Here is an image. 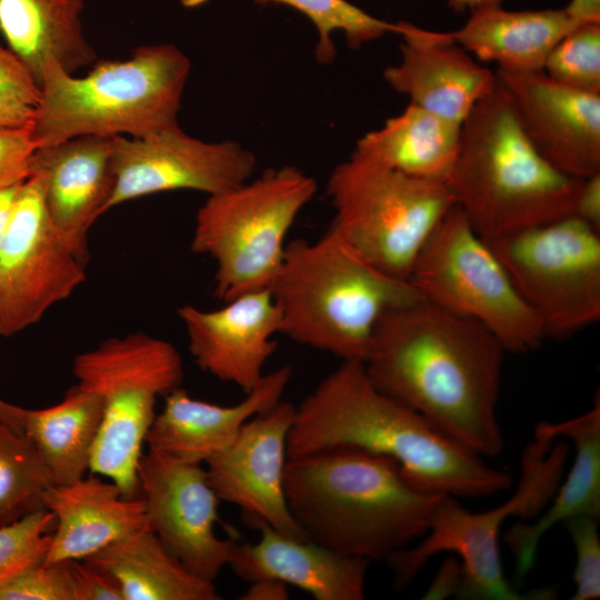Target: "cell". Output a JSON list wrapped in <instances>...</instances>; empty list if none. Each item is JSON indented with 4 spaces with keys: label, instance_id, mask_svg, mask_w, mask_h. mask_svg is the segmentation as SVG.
Instances as JSON below:
<instances>
[{
    "label": "cell",
    "instance_id": "43",
    "mask_svg": "<svg viewBox=\"0 0 600 600\" xmlns=\"http://www.w3.org/2000/svg\"><path fill=\"white\" fill-rule=\"evenodd\" d=\"M20 184L0 190V240Z\"/></svg>",
    "mask_w": 600,
    "mask_h": 600
},
{
    "label": "cell",
    "instance_id": "12",
    "mask_svg": "<svg viewBox=\"0 0 600 600\" xmlns=\"http://www.w3.org/2000/svg\"><path fill=\"white\" fill-rule=\"evenodd\" d=\"M483 240L546 336H569L600 319V231L572 214Z\"/></svg>",
    "mask_w": 600,
    "mask_h": 600
},
{
    "label": "cell",
    "instance_id": "17",
    "mask_svg": "<svg viewBox=\"0 0 600 600\" xmlns=\"http://www.w3.org/2000/svg\"><path fill=\"white\" fill-rule=\"evenodd\" d=\"M496 74L522 132L543 159L573 178L600 173L599 93L567 87L543 71Z\"/></svg>",
    "mask_w": 600,
    "mask_h": 600
},
{
    "label": "cell",
    "instance_id": "4",
    "mask_svg": "<svg viewBox=\"0 0 600 600\" xmlns=\"http://www.w3.org/2000/svg\"><path fill=\"white\" fill-rule=\"evenodd\" d=\"M582 182L531 146L498 79L462 122L447 179L456 206L482 239L572 216Z\"/></svg>",
    "mask_w": 600,
    "mask_h": 600
},
{
    "label": "cell",
    "instance_id": "33",
    "mask_svg": "<svg viewBox=\"0 0 600 600\" xmlns=\"http://www.w3.org/2000/svg\"><path fill=\"white\" fill-rule=\"evenodd\" d=\"M53 528L54 516L47 509L0 527V586L43 561Z\"/></svg>",
    "mask_w": 600,
    "mask_h": 600
},
{
    "label": "cell",
    "instance_id": "16",
    "mask_svg": "<svg viewBox=\"0 0 600 600\" xmlns=\"http://www.w3.org/2000/svg\"><path fill=\"white\" fill-rule=\"evenodd\" d=\"M294 416V404L279 401L250 419L227 449L204 463L218 499L239 507L251 524L261 522L290 538L308 540L284 491Z\"/></svg>",
    "mask_w": 600,
    "mask_h": 600
},
{
    "label": "cell",
    "instance_id": "42",
    "mask_svg": "<svg viewBox=\"0 0 600 600\" xmlns=\"http://www.w3.org/2000/svg\"><path fill=\"white\" fill-rule=\"evenodd\" d=\"M564 10L579 22H600V0H571Z\"/></svg>",
    "mask_w": 600,
    "mask_h": 600
},
{
    "label": "cell",
    "instance_id": "21",
    "mask_svg": "<svg viewBox=\"0 0 600 600\" xmlns=\"http://www.w3.org/2000/svg\"><path fill=\"white\" fill-rule=\"evenodd\" d=\"M291 376L289 366L264 373L256 387L232 406L196 399L180 386L163 397V408L156 414L146 443L149 450L168 457L204 463L227 449L250 419L282 400Z\"/></svg>",
    "mask_w": 600,
    "mask_h": 600
},
{
    "label": "cell",
    "instance_id": "38",
    "mask_svg": "<svg viewBox=\"0 0 600 600\" xmlns=\"http://www.w3.org/2000/svg\"><path fill=\"white\" fill-rule=\"evenodd\" d=\"M74 600H123L116 579L84 560L69 561Z\"/></svg>",
    "mask_w": 600,
    "mask_h": 600
},
{
    "label": "cell",
    "instance_id": "37",
    "mask_svg": "<svg viewBox=\"0 0 600 600\" xmlns=\"http://www.w3.org/2000/svg\"><path fill=\"white\" fill-rule=\"evenodd\" d=\"M37 149L31 123L0 127V190L21 184L31 176Z\"/></svg>",
    "mask_w": 600,
    "mask_h": 600
},
{
    "label": "cell",
    "instance_id": "20",
    "mask_svg": "<svg viewBox=\"0 0 600 600\" xmlns=\"http://www.w3.org/2000/svg\"><path fill=\"white\" fill-rule=\"evenodd\" d=\"M113 144L114 137L81 136L38 148L32 159L31 174L43 177L49 219L83 263L90 228L108 211L113 191Z\"/></svg>",
    "mask_w": 600,
    "mask_h": 600
},
{
    "label": "cell",
    "instance_id": "31",
    "mask_svg": "<svg viewBox=\"0 0 600 600\" xmlns=\"http://www.w3.org/2000/svg\"><path fill=\"white\" fill-rule=\"evenodd\" d=\"M257 4L281 3L307 16L318 31L316 57L322 63L334 59L331 34L342 31L350 48L377 40L394 32V23L377 19L347 0H253Z\"/></svg>",
    "mask_w": 600,
    "mask_h": 600
},
{
    "label": "cell",
    "instance_id": "45",
    "mask_svg": "<svg viewBox=\"0 0 600 600\" xmlns=\"http://www.w3.org/2000/svg\"><path fill=\"white\" fill-rule=\"evenodd\" d=\"M21 407L10 404L0 399V419L8 422L13 428L20 430L19 414ZM21 431V430H20Z\"/></svg>",
    "mask_w": 600,
    "mask_h": 600
},
{
    "label": "cell",
    "instance_id": "6",
    "mask_svg": "<svg viewBox=\"0 0 600 600\" xmlns=\"http://www.w3.org/2000/svg\"><path fill=\"white\" fill-rule=\"evenodd\" d=\"M190 60L172 44L142 46L82 78L54 59L43 67L31 132L38 148L81 136L141 138L178 124Z\"/></svg>",
    "mask_w": 600,
    "mask_h": 600
},
{
    "label": "cell",
    "instance_id": "25",
    "mask_svg": "<svg viewBox=\"0 0 600 600\" xmlns=\"http://www.w3.org/2000/svg\"><path fill=\"white\" fill-rule=\"evenodd\" d=\"M581 23L564 9L509 11L486 4L450 33L470 54L497 63L498 71L529 73L543 71L550 51Z\"/></svg>",
    "mask_w": 600,
    "mask_h": 600
},
{
    "label": "cell",
    "instance_id": "29",
    "mask_svg": "<svg viewBox=\"0 0 600 600\" xmlns=\"http://www.w3.org/2000/svg\"><path fill=\"white\" fill-rule=\"evenodd\" d=\"M118 582L123 600H219L213 581L197 577L170 554L150 527L84 559Z\"/></svg>",
    "mask_w": 600,
    "mask_h": 600
},
{
    "label": "cell",
    "instance_id": "27",
    "mask_svg": "<svg viewBox=\"0 0 600 600\" xmlns=\"http://www.w3.org/2000/svg\"><path fill=\"white\" fill-rule=\"evenodd\" d=\"M460 133L461 124L410 103L361 137L352 154L411 177L447 182Z\"/></svg>",
    "mask_w": 600,
    "mask_h": 600
},
{
    "label": "cell",
    "instance_id": "8",
    "mask_svg": "<svg viewBox=\"0 0 600 600\" xmlns=\"http://www.w3.org/2000/svg\"><path fill=\"white\" fill-rule=\"evenodd\" d=\"M316 191L311 176L284 166L208 196L197 212L190 247L214 260L220 300L269 290L282 263L286 237Z\"/></svg>",
    "mask_w": 600,
    "mask_h": 600
},
{
    "label": "cell",
    "instance_id": "7",
    "mask_svg": "<svg viewBox=\"0 0 600 600\" xmlns=\"http://www.w3.org/2000/svg\"><path fill=\"white\" fill-rule=\"evenodd\" d=\"M566 441L533 432L521 457L517 490L502 504L484 512L464 509L458 498L444 496L421 541L404 548L387 561L392 586H407L436 554L458 556L461 572V599L523 600L551 599L552 589L526 594L514 591L504 578L499 549V533L510 517L528 520L538 517L549 504L562 478L569 447Z\"/></svg>",
    "mask_w": 600,
    "mask_h": 600
},
{
    "label": "cell",
    "instance_id": "1",
    "mask_svg": "<svg viewBox=\"0 0 600 600\" xmlns=\"http://www.w3.org/2000/svg\"><path fill=\"white\" fill-rule=\"evenodd\" d=\"M504 352L477 321L421 299L382 316L363 363L379 390L469 451L496 457Z\"/></svg>",
    "mask_w": 600,
    "mask_h": 600
},
{
    "label": "cell",
    "instance_id": "46",
    "mask_svg": "<svg viewBox=\"0 0 600 600\" xmlns=\"http://www.w3.org/2000/svg\"><path fill=\"white\" fill-rule=\"evenodd\" d=\"M0 46H1V43H0Z\"/></svg>",
    "mask_w": 600,
    "mask_h": 600
},
{
    "label": "cell",
    "instance_id": "13",
    "mask_svg": "<svg viewBox=\"0 0 600 600\" xmlns=\"http://www.w3.org/2000/svg\"><path fill=\"white\" fill-rule=\"evenodd\" d=\"M84 280L86 263L49 219L43 177L32 173L18 188L0 240V336L36 324Z\"/></svg>",
    "mask_w": 600,
    "mask_h": 600
},
{
    "label": "cell",
    "instance_id": "41",
    "mask_svg": "<svg viewBox=\"0 0 600 600\" xmlns=\"http://www.w3.org/2000/svg\"><path fill=\"white\" fill-rule=\"evenodd\" d=\"M241 600H287L289 599L288 586L273 579H257L250 581V586L240 597Z\"/></svg>",
    "mask_w": 600,
    "mask_h": 600
},
{
    "label": "cell",
    "instance_id": "34",
    "mask_svg": "<svg viewBox=\"0 0 600 600\" xmlns=\"http://www.w3.org/2000/svg\"><path fill=\"white\" fill-rule=\"evenodd\" d=\"M40 99V87L28 67L9 49L0 46V127L32 122Z\"/></svg>",
    "mask_w": 600,
    "mask_h": 600
},
{
    "label": "cell",
    "instance_id": "24",
    "mask_svg": "<svg viewBox=\"0 0 600 600\" xmlns=\"http://www.w3.org/2000/svg\"><path fill=\"white\" fill-rule=\"evenodd\" d=\"M534 431L550 439L568 438L576 449L567 479L532 523H517L504 534L516 558L518 579L533 567L542 536L558 522L578 516L600 517V400L592 408L561 422H540Z\"/></svg>",
    "mask_w": 600,
    "mask_h": 600
},
{
    "label": "cell",
    "instance_id": "15",
    "mask_svg": "<svg viewBox=\"0 0 600 600\" xmlns=\"http://www.w3.org/2000/svg\"><path fill=\"white\" fill-rule=\"evenodd\" d=\"M137 478L148 524L167 551L191 573L214 581L229 567L237 541L216 533L220 500L206 468L149 450Z\"/></svg>",
    "mask_w": 600,
    "mask_h": 600
},
{
    "label": "cell",
    "instance_id": "36",
    "mask_svg": "<svg viewBox=\"0 0 600 600\" xmlns=\"http://www.w3.org/2000/svg\"><path fill=\"white\" fill-rule=\"evenodd\" d=\"M598 520L590 516L567 519L566 524L576 549L573 581L576 590L571 600L600 598V539Z\"/></svg>",
    "mask_w": 600,
    "mask_h": 600
},
{
    "label": "cell",
    "instance_id": "32",
    "mask_svg": "<svg viewBox=\"0 0 600 600\" xmlns=\"http://www.w3.org/2000/svg\"><path fill=\"white\" fill-rule=\"evenodd\" d=\"M543 72L567 87L600 94V22H584L550 51Z\"/></svg>",
    "mask_w": 600,
    "mask_h": 600
},
{
    "label": "cell",
    "instance_id": "19",
    "mask_svg": "<svg viewBox=\"0 0 600 600\" xmlns=\"http://www.w3.org/2000/svg\"><path fill=\"white\" fill-rule=\"evenodd\" d=\"M402 37L401 60L383 71L387 83L410 103L462 124L497 84V74L479 64L450 32L410 22L394 23Z\"/></svg>",
    "mask_w": 600,
    "mask_h": 600
},
{
    "label": "cell",
    "instance_id": "28",
    "mask_svg": "<svg viewBox=\"0 0 600 600\" xmlns=\"http://www.w3.org/2000/svg\"><path fill=\"white\" fill-rule=\"evenodd\" d=\"M101 421L100 398L77 383L54 406L21 408L19 426L40 454L52 483L66 484L90 470Z\"/></svg>",
    "mask_w": 600,
    "mask_h": 600
},
{
    "label": "cell",
    "instance_id": "5",
    "mask_svg": "<svg viewBox=\"0 0 600 600\" xmlns=\"http://www.w3.org/2000/svg\"><path fill=\"white\" fill-rule=\"evenodd\" d=\"M269 291L282 334L342 361L361 362L382 316L424 299L408 280L367 262L332 226L314 241L287 243Z\"/></svg>",
    "mask_w": 600,
    "mask_h": 600
},
{
    "label": "cell",
    "instance_id": "26",
    "mask_svg": "<svg viewBox=\"0 0 600 600\" xmlns=\"http://www.w3.org/2000/svg\"><path fill=\"white\" fill-rule=\"evenodd\" d=\"M83 0H0V32L40 87L42 70L54 59L69 73L90 66L94 49L82 28Z\"/></svg>",
    "mask_w": 600,
    "mask_h": 600
},
{
    "label": "cell",
    "instance_id": "2",
    "mask_svg": "<svg viewBox=\"0 0 600 600\" xmlns=\"http://www.w3.org/2000/svg\"><path fill=\"white\" fill-rule=\"evenodd\" d=\"M334 449L389 458L417 488L458 499L488 497L512 483L509 473L379 390L361 361H342L296 407L288 458Z\"/></svg>",
    "mask_w": 600,
    "mask_h": 600
},
{
    "label": "cell",
    "instance_id": "14",
    "mask_svg": "<svg viewBox=\"0 0 600 600\" xmlns=\"http://www.w3.org/2000/svg\"><path fill=\"white\" fill-rule=\"evenodd\" d=\"M256 163L254 154L239 143L202 141L178 124L141 138L117 136L114 187L108 210L172 190L221 193L248 181Z\"/></svg>",
    "mask_w": 600,
    "mask_h": 600
},
{
    "label": "cell",
    "instance_id": "10",
    "mask_svg": "<svg viewBox=\"0 0 600 600\" xmlns=\"http://www.w3.org/2000/svg\"><path fill=\"white\" fill-rule=\"evenodd\" d=\"M332 227L367 262L408 280L427 240L456 206L446 181L426 180L351 154L331 172Z\"/></svg>",
    "mask_w": 600,
    "mask_h": 600
},
{
    "label": "cell",
    "instance_id": "3",
    "mask_svg": "<svg viewBox=\"0 0 600 600\" xmlns=\"http://www.w3.org/2000/svg\"><path fill=\"white\" fill-rule=\"evenodd\" d=\"M284 491L308 540L370 563L423 537L446 496L417 488L389 458L348 449L289 458Z\"/></svg>",
    "mask_w": 600,
    "mask_h": 600
},
{
    "label": "cell",
    "instance_id": "35",
    "mask_svg": "<svg viewBox=\"0 0 600 600\" xmlns=\"http://www.w3.org/2000/svg\"><path fill=\"white\" fill-rule=\"evenodd\" d=\"M0 600H74L69 561L23 569L0 586Z\"/></svg>",
    "mask_w": 600,
    "mask_h": 600
},
{
    "label": "cell",
    "instance_id": "23",
    "mask_svg": "<svg viewBox=\"0 0 600 600\" xmlns=\"http://www.w3.org/2000/svg\"><path fill=\"white\" fill-rule=\"evenodd\" d=\"M256 543H238L229 567L243 580L273 579L316 600H362L370 562L332 551L311 540L293 539L256 522Z\"/></svg>",
    "mask_w": 600,
    "mask_h": 600
},
{
    "label": "cell",
    "instance_id": "18",
    "mask_svg": "<svg viewBox=\"0 0 600 600\" xmlns=\"http://www.w3.org/2000/svg\"><path fill=\"white\" fill-rule=\"evenodd\" d=\"M196 364L244 393L261 380L276 352L281 316L269 290L241 294L217 310L184 304L177 310Z\"/></svg>",
    "mask_w": 600,
    "mask_h": 600
},
{
    "label": "cell",
    "instance_id": "9",
    "mask_svg": "<svg viewBox=\"0 0 600 600\" xmlns=\"http://www.w3.org/2000/svg\"><path fill=\"white\" fill-rule=\"evenodd\" d=\"M72 372L102 404L90 471L113 481L124 496H139L137 472L157 400L183 379L179 351L169 341L137 331L77 354Z\"/></svg>",
    "mask_w": 600,
    "mask_h": 600
},
{
    "label": "cell",
    "instance_id": "22",
    "mask_svg": "<svg viewBox=\"0 0 600 600\" xmlns=\"http://www.w3.org/2000/svg\"><path fill=\"white\" fill-rule=\"evenodd\" d=\"M43 504L54 516L43 563L84 560L149 526L141 496L127 497L113 481L93 474L51 484Z\"/></svg>",
    "mask_w": 600,
    "mask_h": 600
},
{
    "label": "cell",
    "instance_id": "44",
    "mask_svg": "<svg viewBox=\"0 0 600 600\" xmlns=\"http://www.w3.org/2000/svg\"><path fill=\"white\" fill-rule=\"evenodd\" d=\"M502 0H446L447 4L456 12L467 9L473 10L486 4H500Z\"/></svg>",
    "mask_w": 600,
    "mask_h": 600
},
{
    "label": "cell",
    "instance_id": "40",
    "mask_svg": "<svg viewBox=\"0 0 600 600\" xmlns=\"http://www.w3.org/2000/svg\"><path fill=\"white\" fill-rule=\"evenodd\" d=\"M460 586V562L456 558H449L442 563L423 599L459 597Z\"/></svg>",
    "mask_w": 600,
    "mask_h": 600
},
{
    "label": "cell",
    "instance_id": "11",
    "mask_svg": "<svg viewBox=\"0 0 600 600\" xmlns=\"http://www.w3.org/2000/svg\"><path fill=\"white\" fill-rule=\"evenodd\" d=\"M409 282L427 301L483 326L506 351L526 353L546 338L506 268L458 206L427 240Z\"/></svg>",
    "mask_w": 600,
    "mask_h": 600
},
{
    "label": "cell",
    "instance_id": "30",
    "mask_svg": "<svg viewBox=\"0 0 600 600\" xmlns=\"http://www.w3.org/2000/svg\"><path fill=\"white\" fill-rule=\"evenodd\" d=\"M51 484L32 442L0 419V527L46 509L43 494Z\"/></svg>",
    "mask_w": 600,
    "mask_h": 600
},
{
    "label": "cell",
    "instance_id": "39",
    "mask_svg": "<svg viewBox=\"0 0 600 600\" xmlns=\"http://www.w3.org/2000/svg\"><path fill=\"white\" fill-rule=\"evenodd\" d=\"M573 216L600 231V173L583 179Z\"/></svg>",
    "mask_w": 600,
    "mask_h": 600
}]
</instances>
